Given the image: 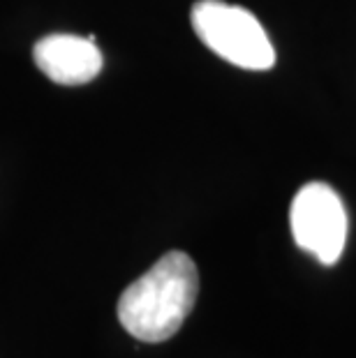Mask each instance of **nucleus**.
<instances>
[{
	"label": "nucleus",
	"mask_w": 356,
	"mask_h": 358,
	"mask_svg": "<svg viewBox=\"0 0 356 358\" xmlns=\"http://www.w3.org/2000/svg\"><path fill=\"white\" fill-rule=\"evenodd\" d=\"M199 273L190 255L171 250L118 299L120 326L141 342L173 338L194 308Z\"/></svg>",
	"instance_id": "obj_1"
},
{
	"label": "nucleus",
	"mask_w": 356,
	"mask_h": 358,
	"mask_svg": "<svg viewBox=\"0 0 356 358\" xmlns=\"http://www.w3.org/2000/svg\"><path fill=\"white\" fill-rule=\"evenodd\" d=\"M33 60L51 81L60 86H83L102 70V51L97 49L95 35H47L33 47Z\"/></svg>",
	"instance_id": "obj_4"
},
{
	"label": "nucleus",
	"mask_w": 356,
	"mask_h": 358,
	"mask_svg": "<svg viewBox=\"0 0 356 358\" xmlns=\"http://www.w3.org/2000/svg\"><path fill=\"white\" fill-rule=\"evenodd\" d=\"M192 28L206 47L227 63L264 72L276 65V49L252 12L222 0H197Z\"/></svg>",
	"instance_id": "obj_2"
},
{
	"label": "nucleus",
	"mask_w": 356,
	"mask_h": 358,
	"mask_svg": "<svg viewBox=\"0 0 356 358\" xmlns=\"http://www.w3.org/2000/svg\"><path fill=\"white\" fill-rule=\"evenodd\" d=\"M294 241L324 266L338 264L347 241V213L340 194L327 182H308L292 201Z\"/></svg>",
	"instance_id": "obj_3"
}]
</instances>
